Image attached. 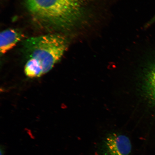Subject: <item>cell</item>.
<instances>
[{"instance_id": "obj_2", "label": "cell", "mask_w": 155, "mask_h": 155, "mask_svg": "<svg viewBox=\"0 0 155 155\" xmlns=\"http://www.w3.org/2000/svg\"><path fill=\"white\" fill-rule=\"evenodd\" d=\"M25 47L30 58H33L40 64L44 75L62 57L67 49L68 42L61 35L48 34L28 39Z\"/></svg>"}, {"instance_id": "obj_1", "label": "cell", "mask_w": 155, "mask_h": 155, "mask_svg": "<svg viewBox=\"0 0 155 155\" xmlns=\"http://www.w3.org/2000/svg\"><path fill=\"white\" fill-rule=\"evenodd\" d=\"M28 11L39 20L56 28L66 29L80 17L82 0H26Z\"/></svg>"}, {"instance_id": "obj_7", "label": "cell", "mask_w": 155, "mask_h": 155, "mask_svg": "<svg viewBox=\"0 0 155 155\" xmlns=\"http://www.w3.org/2000/svg\"><path fill=\"white\" fill-rule=\"evenodd\" d=\"M6 147L3 145H1L0 147V152L1 155H5Z\"/></svg>"}, {"instance_id": "obj_5", "label": "cell", "mask_w": 155, "mask_h": 155, "mask_svg": "<svg viewBox=\"0 0 155 155\" xmlns=\"http://www.w3.org/2000/svg\"><path fill=\"white\" fill-rule=\"evenodd\" d=\"M145 88L147 96L155 106V60L151 63L145 74Z\"/></svg>"}, {"instance_id": "obj_6", "label": "cell", "mask_w": 155, "mask_h": 155, "mask_svg": "<svg viewBox=\"0 0 155 155\" xmlns=\"http://www.w3.org/2000/svg\"><path fill=\"white\" fill-rule=\"evenodd\" d=\"M25 72L31 78L40 77L43 75L42 69L38 62L33 58H29L25 67Z\"/></svg>"}, {"instance_id": "obj_3", "label": "cell", "mask_w": 155, "mask_h": 155, "mask_svg": "<svg viewBox=\"0 0 155 155\" xmlns=\"http://www.w3.org/2000/svg\"><path fill=\"white\" fill-rule=\"evenodd\" d=\"M131 141L127 136L117 133L108 134L101 141L96 155H130Z\"/></svg>"}, {"instance_id": "obj_4", "label": "cell", "mask_w": 155, "mask_h": 155, "mask_svg": "<svg viewBox=\"0 0 155 155\" xmlns=\"http://www.w3.org/2000/svg\"><path fill=\"white\" fill-rule=\"evenodd\" d=\"M23 35L18 30L9 29L3 31L0 34V51L5 54L12 49L20 41Z\"/></svg>"}, {"instance_id": "obj_8", "label": "cell", "mask_w": 155, "mask_h": 155, "mask_svg": "<svg viewBox=\"0 0 155 155\" xmlns=\"http://www.w3.org/2000/svg\"><path fill=\"white\" fill-rule=\"evenodd\" d=\"M154 22H155V15L153 17V18L152 19H151L150 22H149L148 23V24H147V26H150V25L153 24V23H154Z\"/></svg>"}]
</instances>
